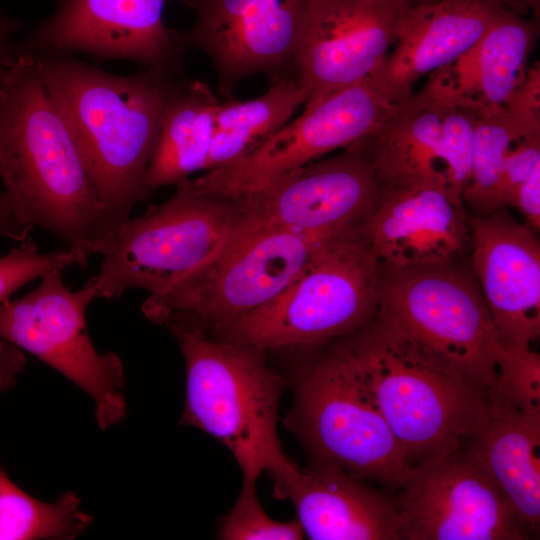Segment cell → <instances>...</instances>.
Returning a JSON list of instances; mask_svg holds the SVG:
<instances>
[{
	"label": "cell",
	"instance_id": "44dd1931",
	"mask_svg": "<svg viewBox=\"0 0 540 540\" xmlns=\"http://www.w3.org/2000/svg\"><path fill=\"white\" fill-rule=\"evenodd\" d=\"M538 33V18L504 11L472 47L430 73L426 85L477 114L504 110L527 76Z\"/></svg>",
	"mask_w": 540,
	"mask_h": 540
},
{
	"label": "cell",
	"instance_id": "f546056e",
	"mask_svg": "<svg viewBox=\"0 0 540 540\" xmlns=\"http://www.w3.org/2000/svg\"><path fill=\"white\" fill-rule=\"evenodd\" d=\"M538 166H540V133H532L519 139L506 157L500 185L502 207L509 206L516 189Z\"/></svg>",
	"mask_w": 540,
	"mask_h": 540
},
{
	"label": "cell",
	"instance_id": "52a82bcc",
	"mask_svg": "<svg viewBox=\"0 0 540 540\" xmlns=\"http://www.w3.org/2000/svg\"><path fill=\"white\" fill-rule=\"evenodd\" d=\"M175 186L168 200L108 235L92 277L98 298L117 299L131 289L165 294L233 237L240 217L232 199L197 193L185 180Z\"/></svg>",
	"mask_w": 540,
	"mask_h": 540
},
{
	"label": "cell",
	"instance_id": "277c9868",
	"mask_svg": "<svg viewBox=\"0 0 540 540\" xmlns=\"http://www.w3.org/2000/svg\"><path fill=\"white\" fill-rule=\"evenodd\" d=\"M163 325L177 340L185 364L179 424L222 443L240 467L242 483H257L284 452L277 428L287 376L271 368L257 347L212 336L178 318Z\"/></svg>",
	"mask_w": 540,
	"mask_h": 540
},
{
	"label": "cell",
	"instance_id": "2e32d148",
	"mask_svg": "<svg viewBox=\"0 0 540 540\" xmlns=\"http://www.w3.org/2000/svg\"><path fill=\"white\" fill-rule=\"evenodd\" d=\"M307 0H196L185 33L190 48L211 62L218 94L231 98L243 79L270 83L294 77L295 52Z\"/></svg>",
	"mask_w": 540,
	"mask_h": 540
},
{
	"label": "cell",
	"instance_id": "3957f363",
	"mask_svg": "<svg viewBox=\"0 0 540 540\" xmlns=\"http://www.w3.org/2000/svg\"><path fill=\"white\" fill-rule=\"evenodd\" d=\"M341 340L412 469L464 449L497 394L496 387L411 340L377 311Z\"/></svg>",
	"mask_w": 540,
	"mask_h": 540
},
{
	"label": "cell",
	"instance_id": "e0dca14e",
	"mask_svg": "<svg viewBox=\"0 0 540 540\" xmlns=\"http://www.w3.org/2000/svg\"><path fill=\"white\" fill-rule=\"evenodd\" d=\"M471 272L508 350L531 349L540 335V243L502 207L469 216Z\"/></svg>",
	"mask_w": 540,
	"mask_h": 540
},
{
	"label": "cell",
	"instance_id": "6da1fadb",
	"mask_svg": "<svg viewBox=\"0 0 540 540\" xmlns=\"http://www.w3.org/2000/svg\"><path fill=\"white\" fill-rule=\"evenodd\" d=\"M0 181L19 219L57 236L74 265L99 255L105 209L35 57L18 47L0 77Z\"/></svg>",
	"mask_w": 540,
	"mask_h": 540
},
{
	"label": "cell",
	"instance_id": "484cf974",
	"mask_svg": "<svg viewBox=\"0 0 540 540\" xmlns=\"http://www.w3.org/2000/svg\"><path fill=\"white\" fill-rule=\"evenodd\" d=\"M532 133H540L539 121L505 109L477 114L471 174L462 194L469 215L483 217L502 208L500 185L506 157L519 139Z\"/></svg>",
	"mask_w": 540,
	"mask_h": 540
},
{
	"label": "cell",
	"instance_id": "d6a6232c",
	"mask_svg": "<svg viewBox=\"0 0 540 540\" xmlns=\"http://www.w3.org/2000/svg\"><path fill=\"white\" fill-rule=\"evenodd\" d=\"M30 232L31 229L19 219L3 190H0V234L22 242Z\"/></svg>",
	"mask_w": 540,
	"mask_h": 540
},
{
	"label": "cell",
	"instance_id": "cb8c5ba5",
	"mask_svg": "<svg viewBox=\"0 0 540 540\" xmlns=\"http://www.w3.org/2000/svg\"><path fill=\"white\" fill-rule=\"evenodd\" d=\"M221 99L199 79L179 77L165 102L147 172L149 193L205 171Z\"/></svg>",
	"mask_w": 540,
	"mask_h": 540
},
{
	"label": "cell",
	"instance_id": "1f68e13d",
	"mask_svg": "<svg viewBox=\"0 0 540 540\" xmlns=\"http://www.w3.org/2000/svg\"><path fill=\"white\" fill-rule=\"evenodd\" d=\"M25 364L22 350L0 339V395L16 383Z\"/></svg>",
	"mask_w": 540,
	"mask_h": 540
},
{
	"label": "cell",
	"instance_id": "ffe728a7",
	"mask_svg": "<svg viewBox=\"0 0 540 540\" xmlns=\"http://www.w3.org/2000/svg\"><path fill=\"white\" fill-rule=\"evenodd\" d=\"M504 11L483 0H421L410 5L391 52L369 76L401 105L420 78L457 59Z\"/></svg>",
	"mask_w": 540,
	"mask_h": 540
},
{
	"label": "cell",
	"instance_id": "4fadbf2b",
	"mask_svg": "<svg viewBox=\"0 0 540 540\" xmlns=\"http://www.w3.org/2000/svg\"><path fill=\"white\" fill-rule=\"evenodd\" d=\"M395 497L399 540H524L531 533L465 448L415 467Z\"/></svg>",
	"mask_w": 540,
	"mask_h": 540
},
{
	"label": "cell",
	"instance_id": "7c38bea8",
	"mask_svg": "<svg viewBox=\"0 0 540 540\" xmlns=\"http://www.w3.org/2000/svg\"><path fill=\"white\" fill-rule=\"evenodd\" d=\"M381 194L362 139L232 200L242 228L329 235L364 225Z\"/></svg>",
	"mask_w": 540,
	"mask_h": 540
},
{
	"label": "cell",
	"instance_id": "30bf717a",
	"mask_svg": "<svg viewBox=\"0 0 540 540\" xmlns=\"http://www.w3.org/2000/svg\"><path fill=\"white\" fill-rule=\"evenodd\" d=\"M62 272L44 275L25 296L0 303V339L36 356L86 392L99 427L106 430L126 414L124 367L117 354H100L88 334L87 309L98 299L92 277L74 291Z\"/></svg>",
	"mask_w": 540,
	"mask_h": 540
},
{
	"label": "cell",
	"instance_id": "d590c367",
	"mask_svg": "<svg viewBox=\"0 0 540 540\" xmlns=\"http://www.w3.org/2000/svg\"><path fill=\"white\" fill-rule=\"evenodd\" d=\"M179 1H182L183 3L189 5L190 7H192L193 3L196 1V0H179Z\"/></svg>",
	"mask_w": 540,
	"mask_h": 540
},
{
	"label": "cell",
	"instance_id": "8d00e7d4",
	"mask_svg": "<svg viewBox=\"0 0 540 540\" xmlns=\"http://www.w3.org/2000/svg\"><path fill=\"white\" fill-rule=\"evenodd\" d=\"M410 5L416 4L417 2L421 0H406Z\"/></svg>",
	"mask_w": 540,
	"mask_h": 540
},
{
	"label": "cell",
	"instance_id": "8992f818",
	"mask_svg": "<svg viewBox=\"0 0 540 540\" xmlns=\"http://www.w3.org/2000/svg\"><path fill=\"white\" fill-rule=\"evenodd\" d=\"M287 378L292 404L283 424L311 463L398 490L404 485L413 469L341 339Z\"/></svg>",
	"mask_w": 540,
	"mask_h": 540
},
{
	"label": "cell",
	"instance_id": "9a60e30c",
	"mask_svg": "<svg viewBox=\"0 0 540 540\" xmlns=\"http://www.w3.org/2000/svg\"><path fill=\"white\" fill-rule=\"evenodd\" d=\"M167 0H63L21 46L30 53H83L181 75L190 49L185 33L164 20Z\"/></svg>",
	"mask_w": 540,
	"mask_h": 540
},
{
	"label": "cell",
	"instance_id": "4dcf8cb0",
	"mask_svg": "<svg viewBox=\"0 0 540 540\" xmlns=\"http://www.w3.org/2000/svg\"><path fill=\"white\" fill-rule=\"evenodd\" d=\"M508 207L517 209L525 218L526 225L535 232L540 228V166L519 185Z\"/></svg>",
	"mask_w": 540,
	"mask_h": 540
},
{
	"label": "cell",
	"instance_id": "603a6c76",
	"mask_svg": "<svg viewBox=\"0 0 540 540\" xmlns=\"http://www.w3.org/2000/svg\"><path fill=\"white\" fill-rule=\"evenodd\" d=\"M540 405L497 390L490 410L465 449L510 501L532 536L540 523Z\"/></svg>",
	"mask_w": 540,
	"mask_h": 540
},
{
	"label": "cell",
	"instance_id": "f1b7e54d",
	"mask_svg": "<svg viewBox=\"0 0 540 540\" xmlns=\"http://www.w3.org/2000/svg\"><path fill=\"white\" fill-rule=\"evenodd\" d=\"M71 265L74 260L67 249L42 252L33 241H22L0 257V303L29 282Z\"/></svg>",
	"mask_w": 540,
	"mask_h": 540
},
{
	"label": "cell",
	"instance_id": "836d02e7",
	"mask_svg": "<svg viewBox=\"0 0 540 540\" xmlns=\"http://www.w3.org/2000/svg\"><path fill=\"white\" fill-rule=\"evenodd\" d=\"M493 3L505 11L513 12L525 17L539 15L540 0H483Z\"/></svg>",
	"mask_w": 540,
	"mask_h": 540
},
{
	"label": "cell",
	"instance_id": "8fae6325",
	"mask_svg": "<svg viewBox=\"0 0 540 540\" xmlns=\"http://www.w3.org/2000/svg\"><path fill=\"white\" fill-rule=\"evenodd\" d=\"M399 107L368 76L304 108L299 117L244 157L185 182L200 194L227 199L243 196L288 171L366 138Z\"/></svg>",
	"mask_w": 540,
	"mask_h": 540
},
{
	"label": "cell",
	"instance_id": "4316f807",
	"mask_svg": "<svg viewBox=\"0 0 540 540\" xmlns=\"http://www.w3.org/2000/svg\"><path fill=\"white\" fill-rule=\"evenodd\" d=\"M92 521L74 492L43 502L25 493L0 470V540H71Z\"/></svg>",
	"mask_w": 540,
	"mask_h": 540
},
{
	"label": "cell",
	"instance_id": "7402d4cb",
	"mask_svg": "<svg viewBox=\"0 0 540 540\" xmlns=\"http://www.w3.org/2000/svg\"><path fill=\"white\" fill-rule=\"evenodd\" d=\"M445 106L446 101L425 85L364 138L382 189L435 185L460 197L443 138Z\"/></svg>",
	"mask_w": 540,
	"mask_h": 540
},
{
	"label": "cell",
	"instance_id": "5b68a950",
	"mask_svg": "<svg viewBox=\"0 0 540 540\" xmlns=\"http://www.w3.org/2000/svg\"><path fill=\"white\" fill-rule=\"evenodd\" d=\"M379 262L363 225L329 236L292 282L219 338L267 351L321 348L365 326L378 309Z\"/></svg>",
	"mask_w": 540,
	"mask_h": 540
},
{
	"label": "cell",
	"instance_id": "7a4b0ae2",
	"mask_svg": "<svg viewBox=\"0 0 540 540\" xmlns=\"http://www.w3.org/2000/svg\"><path fill=\"white\" fill-rule=\"evenodd\" d=\"M31 54L76 144L112 231L150 195L147 172L161 114L181 75L144 69L117 75L70 54Z\"/></svg>",
	"mask_w": 540,
	"mask_h": 540
},
{
	"label": "cell",
	"instance_id": "5bb4252c",
	"mask_svg": "<svg viewBox=\"0 0 540 540\" xmlns=\"http://www.w3.org/2000/svg\"><path fill=\"white\" fill-rule=\"evenodd\" d=\"M409 6L406 0H307L294 62L303 107L368 77L396 42Z\"/></svg>",
	"mask_w": 540,
	"mask_h": 540
},
{
	"label": "cell",
	"instance_id": "d4e9b609",
	"mask_svg": "<svg viewBox=\"0 0 540 540\" xmlns=\"http://www.w3.org/2000/svg\"><path fill=\"white\" fill-rule=\"evenodd\" d=\"M304 103L305 95L293 77L270 83L262 95L252 99L221 100L205 171L226 166L253 151L288 123Z\"/></svg>",
	"mask_w": 540,
	"mask_h": 540
},
{
	"label": "cell",
	"instance_id": "9c48e42d",
	"mask_svg": "<svg viewBox=\"0 0 540 540\" xmlns=\"http://www.w3.org/2000/svg\"><path fill=\"white\" fill-rule=\"evenodd\" d=\"M377 312L411 340L492 387L511 356L471 270L459 262L420 268L379 264Z\"/></svg>",
	"mask_w": 540,
	"mask_h": 540
},
{
	"label": "cell",
	"instance_id": "ac0fdd59",
	"mask_svg": "<svg viewBox=\"0 0 540 540\" xmlns=\"http://www.w3.org/2000/svg\"><path fill=\"white\" fill-rule=\"evenodd\" d=\"M273 497L291 502L312 540H399L395 497L337 466L300 467L284 452L266 470Z\"/></svg>",
	"mask_w": 540,
	"mask_h": 540
},
{
	"label": "cell",
	"instance_id": "e575fe53",
	"mask_svg": "<svg viewBox=\"0 0 540 540\" xmlns=\"http://www.w3.org/2000/svg\"><path fill=\"white\" fill-rule=\"evenodd\" d=\"M14 29L12 22L0 13V77L14 51V47H11L9 43V36Z\"/></svg>",
	"mask_w": 540,
	"mask_h": 540
},
{
	"label": "cell",
	"instance_id": "83f0119b",
	"mask_svg": "<svg viewBox=\"0 0 540 540\" xmlns=\"http://www.w3.org/2000/svg\"><path fill=\"white\" fill-rule=\"evenodd\" d=\"M216 537L222 540H300L305 534L297 518L281 522L266 513L258 499L257 483H242L236 502L219 520Z\"/></svg>",
	"mask_w": 540,
	"mask_h": 540
},
{
	"label": "cell",
	"instance_id": "d6986e66",
	"mask_svg": "<svg viewBox=\"0 0 540 540\" xmlns=\"http://www.w3.org/2000/svg\"><path fill=\"white\" fill-rule=\"evenodd\" d=\"M469 213L442 187L382 189L363 228L380 265L420 268L457 263L469 252Z\"/></svg>",
	"mask_w": 540,
	"mask_h": 540
},
{
	"label": "cell",
	"instance_id": "ba28073f",
	"mask_svg": "<svg viewBox=\"0 0 540 540\" xmlns=\"http://www.w3.org/2000/svg\"><path fill=\"white\" fill-rule=\"evenodd\" d=\"M331 235L238 227L209 262L165 294L149 295L142 312L158 325L178 318L219 337L276 298Z\"/></svg>",
	"mask_w": 540,
	"mask_h": 540
}]
</instances>
